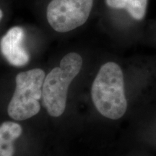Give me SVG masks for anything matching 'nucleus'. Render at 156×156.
Listing matches in <instances>:
<instances>
[{"label": "nucleus", "instance_id": "nucleus-3", "mask_svg": "<svg viewBox=\"0 0 156 156\" xmlns=\"http://www.w3.org/2000/svg\"><path fill=\"white\" fill-rule=\"evenodd\" d=\"M45 73L41 69H34L16 76V88L9 103V116L13 119H28L40 112L39 100L42 98Z\"/></svg>", "mask_w": 156, "mask_h": 156}, {"label": "nucleus", "instance_id": "nucleus-6", "mask_svg": "<svg viewBox=\"0 0 156 156\" xmlns=\"http://www.w3.org/2000/svg\"><path fill=\"white\" fill-rule=\"evenodd\" d=\"M21 126L17 123L5 122L0 126V156H13V142L22 134Z\"/></svg>", "mask_w": 156, "mask_h": 156}, {"label": "nucleus", "instance_id": "nucleus-2", "mask_svg": "<svg viewBox=\"0 0 156 156\" xmlns=\"http://www.w3.org/2000/svg\"><path fill=\"white\" fill-rule=\"evenodd\" d=\"M83 65L81 56L75 52L67 54L45 77L42 90V103L48 114L58 117L66 108L67 91L70 83L79 74Z\"/></svg>", "mask_w": 156, "mask_h": 156}, {"label": "nucleus", "instance_id": "nucleus-7", "mask_svg": "<svg viewBox=\"0 0 156 156\" xmlns=\"http://www.w3.org/2000/svg\"><path fill=\"white\" fill-rule=\"evenodd\" d=\"M149 0H127L125 9L129 16L136 22L145 19Z\"/></svg>", "mask_w": 156, "mask_h": 156}, {"label": "nucleus", "instance_id": "nucleus-8", "mask_svg": "<svg viewBox=\"0 0 156 156\" xmlns=\"http://www.w3.org/2000/svg\"><path fill=\"white\" fill-rule=\"evenodd\" d=\"M155 106H153V108H151V106H147L146 107L145 109L147 110L150 112L147 113L145 110H143L142 112H145L147 114L148 116L152 117V122L153 123V125H155V130H156V104L155 105ZM142 146L147 148V149L150 150L152 152H156V132H155V136H152V137L147 140L146 141L142 142Z\"/></svg>", "mask_w": 156, "mask_h": 156}, {"label": "nucleus", "instance_id": "nucleus-1", "mask_svg": "<svg viewBox=\"0 0 156 156\" xmlns=\"http://www.w3.org/2000/svg\"><path fill=\"white\" fill-rule=\"evenodd\" d=\"M91 98L99 114L108 119H120L126 114L125 77L119 64L108 62L101 65L93 82Z\"/></svg>", "mask_w": 156, "mask_h": 156}, {"label": "nucleus", "instance_id": "nucleus-9", "mask_svg": "<svg viewBox=\"0 0 156 156\" xmlns=\"http://www.w3.org/2000/svg\"><path fill=\"white\" fill-rule=\"evenodd\" d=\"M127 0H106L107 6L110 8L121 9H125Z\"/></svg>", "mask_w": 156, "mask_h": 156}, {"label": "nucleus", "instance_id": "nucleus-4", "mask_svg": "<svg viewBox=\"0 0 156 156\" xmlns=\"http://www.w3.org/2000/svg\"><path fill=\"white\" fill-rule=\"evenodd\" d=\"M93 0H52L47 7V20L54 30L66 33L86 23Z\"/></svg>", "mask_w": 156, "mask_h": 156}, {"label": "nucleus", "instance_id": "nucleus-5", "mask_svg": "<svg viewBox=\"0 0 156 156\" xmlns=\"http://www.w3.org/2000/svg\"><path fill=\"white\" fill-rule=\"evenodd\" d=\"M24 30L20 27H13L7 31L0 42L2 55L9 64L15 67H23L28 64L30 56L23 47Z\"/></svg>", "mask_w": 156, "mask_h": 156}, {"label": "nucleus", "instance_id": "nucleus-10", "mask_svg": "<svg viewBox=\"0 0 156 156\" xmlns=\"http://www.w3.org/2000/svg\"><path fill=\"white\" fill-rule=\"evenodd\" d=\"M2 16H3V13H2V11L0 9V20H1V19L2 18Z\"/></svg>", "mask_w": 156, "mask_h": 156}]
</instances>
